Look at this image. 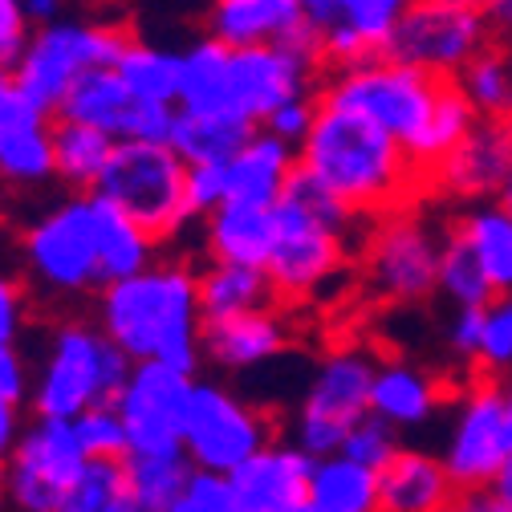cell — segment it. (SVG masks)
<instances>
[{
    "mask_svg": "<svg viewBox=\"0 0 512 512\" xmlns=\"http://www.w3.org/2000/svg\"><path fill=\"white\" fill-rule=\"evenodd\" d=\"M504 419H508V439H512V382H504Z\"/></svg>",
    "mask_w": 512,
    "mask_h": 512,
    "instance_id": "94428289",
    "label": "cell"
},
{
    "mask_svg": "<svg viewBox=\"0 0 512 512\" xmlns=\"http://www.w3.org/2000/svg\"><path fill=\"white\" fill-rule=\"evenodd\" d=\"M480 338H484V309H456L452 317V330H447V342L452 350L468 362L480 358Z\"/></svg>",
    "mask_w": 512,
    "mask_h": 512,
    "instance_id": "f907efd6",
    "label": "cell"
},
{
    "mask_svg": "<svg viewBox=\"0 0 512 512\" xmlns=\"http://www.w3.org/2000/svg\"><path fill=\"white\" fill-rule=\"evenodd\" d=\"M435 289L452 301L456 309H484L496 293L484 277V269L476 265L472 248L447 228L443 236V248H439V277H435Z\"/></svg>",
    "mask_w": 512,
    "mask_h": 512,
    "instance_id": "74e56055",
    "label": "cell"
},
{
    "mask_svg": "<svg viewBox=\"0 0 512 512\" xmlns=\"http://www.w3.org/2000/svg\"><path fill=\"white\" fill-rule=\"evenodd\" d=\"M492 492L512 508V456H508V464L496 472V480H492Z\"/></svg>",
    "mask_w": 512,
    "mask_h": 512,
    "instance_id": "680465c9",
    "label": "cell"
},
{
    "mask_svg": "<svg viewBox=\"0 0 512 512\" xmlns=\"http://www.w3.org/2000/svg\"><path fill=\"white\" fill-rule=\"evenodd\" d=\"M98 196L118 204L159 244L175 240L183 224H191L187 163L167 143H118L98 183Z\"/></svg>",
    "mask_w": 512,
    "mask_h": 512,
    "instance_id": "8992f818",
    "label": "cell"
},
{
    "mask_svg": "<svg viewBox=\"0 0 512 512\" xmlns=\"http://www.w3.org/2000/svg\"><path fill=\"white\" fill-rule=\"evenodd\" d=\"M25 317H29L25 285L9 273H0V346H17V338L25 334Z\"/></svg>",
    "mask_w": 512,
    "mask_h": 512,
    "instance_id": "7dc6e473",
    "label": "cell"
},
{
    "mask_svg": "<svg viewBox=\"0 0 512 512\" xmlns=\"http://www.w3.org/2000/svg\"><path fill=\"white\" fill-rule=\"evenodd\" d=\"M512 456V439H508V419H504V382L480 378L464 391L452 435L443 447V468L452 476L460 492L468 488H492L496 472Z\"/></svg>",
    "mask_w": 512,
    "mask_h": 512,
    "instance_id": "5bb4252c",
    "label": "cell"
},
{
    "mask_svg": "<svg viewBox=\"0 0 512 512\" xmlns=\"http://www.w3.org/2000/svg\"><path fill=\"white\" fill-rule=\"evenodd\" d=\"M508 171H512V122L480 118L472 126V135L427 179V187L443 191L452 200L476 204V200H496Z\"/></svg>",
    "mask_w": 512,
    "mask_h": 512,
    "instance_id": "e0dca14e",
    "label": "cell"
},
{
    "mask_svg": "<svg viewBox=\"0 0 512 512\" xmlns=\"http://www.w3.org/2000/svg\"><path fill=\"white\" fill-rule=\"evenodd\" d=\"M313 118H317V94H313V98H297V102L281 106V110L261 126V131H269V135L285 139L289 147H301V143H305V135H309V126H313Z\"/></svg>",
    "mask_w": 512,
    "mask_h": 512,
    "instance_id": "c3c4849f",
    "label": "cell"
},
{
    "mask_svg": "<svg viewBox=\"0 0 512 512\" xmlns=\"http://www.w3.org/2000/svg\"><path fill=\"white\" fill-rule=\"evenodd\" d=\"M41 110L17 90L13 82V70H0V126H9V122H25V118H37ZM49 118V114H45Z\"/></svg>",
    "mask_w": 512,
    "mask_h": 512,
    "instance_id": "816d5d0a",
    "label": "cell"
},
{
    "mask_svg": "<svg viewBox=\"0 0 512 512\" xmlns=\"http://www.w3.org/2000/svg\"><path fill=\"white\" fill-rule=\"evenodd\" d=\"M297 171V147L285 139L256 131L252 143L228 163V200L252 204V208H273Z\"/></svg>",
    "mask_w": 512,
    "mask_h": 512,
    "instance_id": "603a6c76",
    "label": "cell"
},
{
    "mask_svg": "<svg viewBox=\"0 0 512 512\" xmlns=\"http://www.w3.org/2000/svg\"><path fill=\"white\" fill-rule=\"evenodd\" d=\"M439 86L443 82L403 66V61L374 57L354 70L322 74V82H317V102H330V106L370 118L391 139H399L403 151H411L435 110Z\"/></svg>",
    "mask_w": 512,
    "mask_h": 512,
    "instance_id": "5b68a950",
    "label": "cell"
},
{
    "mask_svg": "<svg viewBox=\"0 0 512 512\" xmlns=\"http://www.w3.org/2000/svg\"><path fill=\"white\" fill-rule=\"evenodd\" d=\"M305 500L317 512H382V504H378V472L358 468V464H350L342 456L317 460Z\"/></svg>",
    "mask_w": 512,
    "mask_h": 512,
    "instance_id": "d590c367",
    "label": "cell"
},
{
    "mask_svg": "<svg viewBox=\"0 0 512 512\" xmlns=\"http://www.w3.org/2000/svg\"><path fill=\"white\" fill-rule=\"evenodd\" d=\"M228 57H232V49H224L212 37H200L196 45L183 49L179 110H187V114H236L228 102Z\"/></svg>",
    "mask_w": 512,
    "mask_h": 512,
    "instance_id": "d6a6232c",
    "label": "cell"
},
{
    "mask_svg": "<svg viewBox=\"0 0 512 512\" xmlns=\"http://www.w3.org/2000/svg\"><path fill=\"white\" fill-rule=\"evenodd\" d=\"M460 488L447 476L443 460L427 452L399 447V456L378 472V504L382 512H447Z\"/></svg>",
    "mask_w": 512,
    "mask_h": 512,
    "instance_id": "ffe728a7",
    "label": "cell"
},
{
    "mask_svg": "<svg viewBox=\"0 0 512 512\" xmlns=\"http://www.w3.org/2000/svg\"><path fill=\"white\" fill-rule=\"evenodd\" d=\"M439 248L443 240L411 208L374 220V232L366 236V252H362V273L370 293L387 301L431 297L439 277Z\"/></svg>",
    "mask_w": 512,
    "mask_h": 512,
    "instance_id": "4fadbf2b",
    "label": "cell"
},
{
    "mask_svg": "<svg viewBox=\"0 0 512 512\" xmlns=\"http://www.w3.org/2000/svg\"><path fill=\"white\" fill-rule=\"evenodd\" d=\"M488 45H496V37L480 9L415 0L387 45V57L435 82H456Z\"/></svg>",
    "mask_w": 512,
    "mask_h": 512,
    "instance_id": "30bf717a",
    "label": "cell"
},
{
    "mask_svg": "<svg viewBox=\"0 0 512 512\" xmlns=\"http://www.w3.org/2000/svg\"><path fill=\"white\" fill-rule=\"evenodd\" d=\"M313 464L301 447L289 439H273L265 443L252 460H244L228 484L232 496L240 504V512H289L309 496V480H313Z\"/></svg>",
    "mask_w": 512,
    "mask_h": 512,
    "instance_id": "ac0fdd59",
    "label": "cell"
},
{
    "mask_svg": "<svg viewBox=\"0 0 512 512\" xmlns=\"http://www.w3.org/2000/svg\"><path fill=\"white\" fill-rule=\"evenodd\" d=\"M476 122H480V118H476V110L468 106V98L460 94V86H456V82H443V86H439V98H435V110H431V118H427V126H423V135H419V143L407 151L411 163L419 167V175L431 179V175L443 167V159L472 135Z\"/></svg>",
    "mask_w": 512,
    "mask_h": 512,
    "instance_id": "836d02e7",
    "label": "cell"
},
{
    "mask_svg": "<svg viewBox=\"0 0 512 512\" xmlns=\"http://www.w3.org/2000/svg\"><path fill=\"white\" fill-rule=\"evenodd\" d=\"M374 358L362 350H334L317 362L293 419V443L309 460H334L354 423L370 415Z\"/></svg>",
    "mask_w": 512,
    "mask_h": 512,
    "instance_id": "ba28073f",
    "label": "cell"
},
{
    "mask_svg": "<svg viewBox=\"0 0 512 512\" xmlns=\"http://www.w3.org/2000/svg\"><path fill=\"white\" fill-rule=\"evenodd\" d=\"M342 9H346V0H301V17H305L317 33L334 29L338 17H342Z\"/></svg>",
    "mask_w": 512,
    "mask_h": 512,
    "instance_id": "db71d44e",
    "label": "cell"
},
{
    "mask_svg": "<svg viewBox=\"0 0 512 512\" xmlns=\"http://www.w3.org/2000/svg\"><path fill=\"white\" fill-rule=\"evenodd\" d=\"M443 403V382L411 362H387L374 370L370 387V415L391 423L395 431L427 423Z\"/></svg>",
    "mask_w": 512,
    "mask_h": 512,
    "instance_id": "cb8c5ba5",
    "label": "cell"
},
{
    "mask_svg": "<svg viewBox=\"0 0 512 512\" xmlns=\"http://www.w3.org/2000/svg\"><path fill=\"white\" fill-rule=\"evenodd\" d=\"M480 13L496 41H512V0H484Z\"/></svg>",
    "mask_w": 512,
    "mask_h": 512,
    "instance_id": "9f6ffc18",
    "label": "cell"
},
{
    "mask_svg": "<svg viewBox=\"0 0 512 512\" xmlns=\"http://www.w3.org/2000/svg\"><path fill=\"white\" fill-rule=\"evenodd\" d=\"M342 460L358 464V468H370V472H382L395 456H399V431L391 423H382L378 415H366L362 423L350 427L346 443H342Z\"/></svg>",
    "mask_w": 512,
    "mask_h": 512,
    "instance_id": "60d3db41",
    "label": "cell"
},
{
    "mask_svg": "<svg viewBox=\"0 0 512 512\" xmlns=\"http://www.w3.org/2000/svg\"><path fill=\"white\" fill-rule=\"evenodd\" d=\"M86 452L74 423L33 419L5 464V492L13 512H66L78 476L86 472Z\"/></svg>",
    "mask_w": 512,
    "mask_h": 512,
    "instance_id": "8fae6325",
    "label": "cell"
},
{
    "mask_svg": "<svg viewBox=\"0 0 512 512\" xmlns=\"http://www.w3.org/2000/svg\"><path fill=\"white\" fill-rule=\"evenodd\" d=\"M293 25H301V0H212L208 5V37L224 49L281 45Z\"/></svg>",
    "mask_w": 512,
    "mask_h": 512,
    "instance_id": "7402d4cb",
    "label": "cell"
},
{
    "mask_svg": "<svg viewBox=\"0 0 512 512\" xmlns=\"http://www.w3.org/2000/svg\"><path fill=\"white\" fill-rule=\"evenodd\" d=\"M98 330L131 362H163L196 378L204 362L196 269L183 261H155L135 277L98 289Z\"/></svg>",
    "mask_w": 512,
    "mask_h": 512,
    "instance_id": "7a4b0ae2",
    "label": "cell"
},
{
    "mask_svg": "<svg viewBox=\"0 0 512 512\" xmlns=\"http://www.w3.org/2000/svg\"><path fill=\"white\" fill-rule=\"evenodd\" d=\"M183 452L196 472L232 476L244 460H252L265 443H273L269 415L228 391L224 382L196 378L183 411Z\"/></svg>",
    "mask_w": 512,
    "mask_h": 512,
    "instance_id": "52a82bcc",
    "label": "cell"
},
{
    "mask_svg": "<svg viewBox=\"0 0 512 512\" xmlns=\"http://www.w3.org/2000/svg\"><path fill=\"white\" fill-rule=\"evenodd\" d=\"M447 512H512L492 488H468L456 496V504L447 508Z\"/></svg>",
    "mask_w": 512,
    "mask_h": 512,
    "instance_id": "11a10c76",
    "label": "cell"
},
{
    "mask_svg": "<svg viewBox=\"0 0 512 512\" xmlns=\"http://www.w3.org/2000/svg\"><path fill=\"white\" fill-rule=\"evenodd\" d=\"M269 244H273V208H252V204L228 200L204 220V248L212 261L265 269Z\"/></svg>",
    "mask_w": 512,
    "mask_h": 512,
    "instance_id": "d4e9b609",
    "label": "cell"
},
{
    "mask_svg": "<svg viewBox=\"0 0 512 512\" xmlns=\"http://www.w3.org/2000/svg\"><path fill=\"white\" fill-rule=\"evenodd\" d=\"M135 362L126 358L98 326L90 322H61L49 330L45 350L33 370V411L37 419L74 423L90 407L114 403L126 387Z\"/></svg>",
    "mask_w": 512,
    "mask_h": 512,
    "instance_id": "3957f363",
    "label": "cell"
},
{
    "mask_svg": "<svg viewBox=\"0 0 512 512\" xmlns=\"http://www.w3.org/2000/svg\"><path fill=\"white\" fill-rule=\"evenodd\" d=\"M317 82H322L317 70L285 53L281 45L232 49L228 57V102L252 126H265L281 106L297 98H313Z\"/></svg>",
    "mask_w": 512,
    "mask_h": 512,
    "instance_id": "2e32d148",
    "label": "cell"
},
{
    "mask_svg": "<svg viewBox=\"0 0 512 512\" xmlns=\"http://www.w3.org/2000/svg\"><path fill=\"white\" fill-rule=\"evenodd\" d=\"M285 346H289V326L281 322L277 309H256V313L224 317V322H204L200 330L204 362L232 370V374L269 366L273 358L285 354Z\"/></svg>",
    "mask_w": 512,
    "mask_h": 512,
    "instance_id": "d6986e66",
    "label": "cell"
},
{
    "mask_svg": "<svg viewBox=\"0 0 512 512\" xmlns=\"http://www.w3.org/2000/svg\"><path fill=\"white\" fill-rule=\"evenodd\" d=\"M191 468L187 452H155V456H126V484H131L135 512H171L187 492Z\"/></svg>",
    "mask_w": 512,
    "mask_h": 512,
    "instance_id": "e575fe53",
    "label": "cell"
},
{
    "mask_svg": "<svg viewBox=\"0 0 512 512\" xmlns=\"http://www.w3.org/2000/svg\"><path fill=\"white\" fill-rule=\"evenodd\" d=\"M289 512H317V508H313L309 500H301V504H297V508H289Z\"/></svg>",
    "mask_w": 512,
    "mask_h": 512,
    "instance_id": "e7e4bbea",
    "label": "cell"
},
{
    "mask_svg": "<svg viewBox=\"0 0 512 512\" xmlns=\"http://www.w3.org/2000/svg\"><path fill=\"white\" fill-rule=\"evenodd\" d=\"M25 435V423H21V403L0 395V468L9 464V456L17 452V443Z\"/></svg>",
    "mask_w": 512,
    "mask_h": 512,
    "instance_id": "f5cc1de1",
    "label": "cell"
},
{
    "mask_svg": "<svg viewBox=\"0 0 512 512\" xmlns=\"http://www.w3.org/2000/svg\"><path fill=\"white\" fill-rule=\"evenodd\" d=\"M346 269V236L317 224L297 200L281 196L273 204V244L265 273L277 297L305 301L322 293Z\"/></svg>",
    "mask_w": 512,
    "mask_h": 512,
    "instance_id": "7c38bea8",
    "label": "cell"
},
{
    "mask_svg": "<svg viewBox=\"0 0 512 512\" xmlns=\"http://www.w3.org/2000/svg\"><path fill=\"white\" fill-rule=\"evenodd\" d=\"M171 512H240L228 476H212V472H196L187 484V492L179 496V504Z\"/></svg>",
    "mask_w": 512,
    "mask_h": 512,
    "instance_id": "f6af8a7d",
    "label": "cell"
},
{
    "mask_svg": "<svg viewBox=\"0 0 512 512\" xmlns=\"http://www.w3.org/2000/svg\"><path fill=\"white\" fill-rule=\"evenodd\" d=\"M261 126H252L248 118L236 114H175V131H171V151L187 167H228Z\"/></svg>",
    "mask_w": 512,
    "mask_h": 512,
    "instance_id": "484cf974",
    "label": "cell"
},
{
    "mask_svg": "<svg viewBox=\"0 0 512 512\" xmlns=\"http://www.w3.org/2000/svg\"><path fill=\"white\" fill-rule=\"evenodd\" d=\"M496 204L512 216V171H508V179H504V183H500V191H496Z\"/></svg>",
    "mask_w": 512,
    "mask_h": 512,
    "instance_id": "91938a15",
    "label": "cell"
},
{
    "mask_svg": "<svg viewBox=\"0 0 512 512\" xmlns=\"http://www.w3.org/2000/svg\"><path fill=\"white\" fill-rule=\"evenodd\" d=\"M0 395L25 403L33 395V366L17 346H0Z\"/></svg>",
    "mask_w": 512,
    "mask_h": 512,
    "instance_id": "681fc988",
    "label": "cell"
},
{
    "mask_svg": "<svg viewBox=\"0 0 512 512\" xmlns=\"http://www.w3.org/2000/svg\"><path fill=\"white\" fill-rule=\"evenodd\" d=\"M191 387H196V378H187L163 362H135L126 387L114 399V411L122 415L126 439H131V456L179 452Z\"/></svg>",
    "mask_w": 512,
    "mask_h": 512,
    "instance_id": "9a60e30c",
    "label": "cell"
},
{
    "mask_svg": "<svg viewBox=\"0 0 512 512\" xmlns=\"http://www.w3.org/2000/svg\"><path fill=\"white\" fill-rule=\"evenodd\" d=\"M196 289H200V313H204V322H224V317L273 309V301H277L269 273L265 269H252V265L208 261L196 273Z\"/></svg>",
    "mask_w": 512,
    "mask_h": 512,
    "instance_id": "4316f807",
    "label": "cell"
},
{
    "mask_svg": "<svg viewBox=\"0 0 512 512\" xmlns=\"http://www.w3.org/2000/svg\"><path fill=\"white\" fill-rule=\"evenodd\" d=\"M21 256L29 281L53 297H78L102 289L90 196H66L45 208L37 220H29L21 236Z\"/></svg>",
    "mask_w": 512,
    "mask_h": 512,
    "instance_id": "9c48e42d",
    "label": "cell"
},
{
    "mask_svg": "<svg viewBox=\"0 0 512 512\" xmlns=\"http://www.w3.org/2000/svg\"><path fill=\"white\" fill-rule=\"evenodd\" d=\"M126 37L118 25L102 21H53L33 29L21 61L13 66L17 90L49 118H57L66 94L86 78L90 70H114V61L126 49Z\"/></svg>",
    "mask_w": 512,
    "mask_h": 512,
    "instance_id": "277c9868",
    "label": "cell"
},
{
    "mask_svg": "<svg viewBox=\"0 0 512 512\" xmlns=\"http://www.w3.org/2000/svg\"><path fill=\"white\" fill-rule=\"evenodd\" d=\"M135 114V98L126 94V86L118 82L114 70H90L86 78H78V86L66 94L57 118L90 126V131L110 135L114 143L126 139V126H131Z\"/></svg>",
    "mask_w": 512,
    "mask_h": 512,
    "instance_id": "f546056e",
    "label": "cell"
},
{
    "mask_svg": "<svg viewBox=\"0 0 512 512\" xmlns=\"http://www.w3.org/2000/svg\"><path fill=\"white\" fill-rule=\"evenodd\" d=\"M476 366H484L488 374L512 370V297H492L484 305V338Z\"/></svg>",
    "mask_w": 512,
    "mask_h": 512,
    "instance_id": "7bdbcfd3",
    "label": "cell"
},
{
    "mask_svg": "<svg viewBox=\"0 0 512 512\" xmlns=\"http://www.w3.org/2000/svg\"><path fill=\"white\" fill-rule=\"evenodd\" d=\"M49 139H53V179L66 183L70 196H94L118 143L102 131H90V126L66 118H53Z\"/></svg>",
    "mask_w": 512,
    "mask_h": 512,
    "instance_id": "83f0119b",
    "label": "cell"
},
{
    "mask_svg": "<svg viewBox=\"0 0 512 512\" xmlns=\"http://www.w3.org/2000/svg\"><path fill=\"white\" fill-rule=\"evenodd\" d=\"M29 37H33V25L21 9V0H0V70L17 66Z\"/></svg>",
    "mask_w": 512,
    "mask_h": 512,
    "instance_id": "bcb514c9",
    "label": "cell"
},
{
    "mask_svg": "<svg viewBox=\"0 0 512 512\" xmlns=\"http://www.w3.org/2000/svg\"><path fill=\"white\" fill-rule=\"evenodd\" d=\"M74 431H78L86 460H118L122 464L131 456V439H126V427H122V415L114 411V403L90 407L82 419H74Z\"/></svg>",
    "mask_w": 512,
    "mask_h": 512,
    "instance_id": "ab89813d",
    "label": "cell"
},
{
    "mask_svg": "<svg viewBox=\"0 0 512 512\" xmlns=\"http://www.w3.org/2000/svg\"><path fill=\"white\" fill-rule=\"evenodd\" d=\"M220 204H228V167H187L191 220H208Z\"/></svg>",
    "mask_w": 512,
    "mask_h": 512,
    "instance_id": "ee69618b",
    "label": "cell"
},
{
    "mask_svg": "<svg viewBox=\"0 0 512 512\" xmlns=\"http://www.w3.org/2000/svg\"><path fill=\"white\" fill-rule=\"evenodd\" d=\"M90 224H94V248H98V277L102 289L114 281H126L159 261V240L147 236L131 216L106 196H90Z\"/></svg>",
    "mask_w": 512,
    "mask_h": 512,
    "instance_id": "44dd1931",
    "label": "cell"
},
{
    "mask_svg": "<svg viewBox=\"0 0 512 512\" xmlns=\"http://www.w3.org/2000/svg\"><path fill=\"white\" fill-rule=\"evenodd\" d=\"M460 94L468 98V106L476 110V118H488V122H512V66L508 57L496 45H488L472 66L456 78Z\"/></svg>",
    "mask_w": 512,
    "mask_h": 512,
    "instance_id": "8d00e7d4",
    "label": "cell"
},
{
    "mask_svg": "<svg viewBox=\"0 0 512 512\" xmlns=\"http://www.w3.org/2000/svg\"><path fill=\"white\" fill-rule=\"evenodd\" d=\"M9 508V492H5V468H0V512Z\"/></svg>",
    "mask_w": 512,
    "mask_h": 512,
    "instance_id": "be15d7a7",
    "label": "cell"
},
{
    "mask_svg": "<svg viewBox=\"0 0 512 512\" xmlns=\"http://www.w3.org/2000/svg\"><path fill=\"white\" fill-rule=\"evenodd\" d=\"M439 5H456V9H480L484 0H439Z\"/></svg>",
    "mask_w": 512,
    "mask_h": 512,
    "instance_id": "6125c7cd",
    "label": "cell"
},
{
    "mask_svg": "<svg viewBox=\"0 0 512 512\" xmlns=\"http://www.w3.org/2000/svg\"><path fill=\"white\" fill-rule=\"evenodd\" d=\"M297 171L334 191L354 216L374 220L411 208L415 191L427 187L399 139L330 102H317V118L297 147Z\"/></svg>",
    "mask_w": 512,
    "mask_h": 512,
    "instance_id": "6da1fadb",
    "label": "cell"
},
{
    "mask_svg": "<svg viewBox=\"0 0 512 512\" xmlns=\"http://www.w3.org/2000/svg\"><path fill=\"white\" fill-rule=\"evenodd\" d=\"M53 118L37 114L25 122L0 126V183L13 191H29L53 179Z\"/></svg>",
    "mask_w": 512,
    "mask_h": 512,
    "instance_id": "1f68e13d",
    "label": "cell"
},
{
    "mask_svg": "<svg viewBox=\"0 0 512 512\" xmlns=\"http://www.w3.org/2000/svg\"><path fill=\"white\" fill-rule=\"evenodd\" d=\"M66 512H135L131 484H126V460H90L70 492Z\"/></svg>",
    "mask_w": 512,
    "mask_h": 512,
    "instance_id": "f35d334b",
    "label": "cell"
},
{
    "mask_svg": "<svg viewBox=\"0 0 512 512\" xmlns=\"http://www.w3.org/2000/svg\"><path fill=\"white\" fill-rule=\"evenodd\" d=\"M285 196L297 200L317 224H326V228L338 232V236H346V232L354 228V220H358V216L334 196V191H326L317 179H309L305 171H293V179H289V187H285Z\"/></svg>",
    "mask_w": 512,
    "mask_h": 512,
    "instance_id": "b9f144b4",
    "label": "cell"
},
{
    "mask_svg": "<svg viewBox=\"0 0 512 512\" xmlns=\"http://www.w3.org/2000/svg\"><path fill=\"white\" fill-rule=\"evenodd\" d=\"M114 74L126 86V94L143 106H179L183 53H175V49H159V45L131 37L122 57L114 61Z\"/></svg>",
    "mask_w": 512,
    "mask_h": 512,
    "instance_id": "4dcf8cb0",
    "label": "cell"
},
{
    "mask_svg": "<svg viewBox=\"0 0 512 512\" xmlns=\"http://www.w3.org/2000/svg\"><path fill=\"white\" fill-rule=\"evenodd\" d=\"M61 5H66V0H21V9H25V17H29L33 29L61 21Z\"/></svg>",
    "mask_w": 512,
    "mask_h": 512,
    "instance_id": "6f0895ef",
    "label": "cell"
},
{
    "mask_svg": "<svg viewBox=\"0 0 512 512\" xmlns=\"http://www.w3.org/2000/svg\"><path fill=\"white\" fill-rule=\"evenodd\" d=\"M452 232L472 248L496 297H512V216L492 204H468Z\"/></svg>",
    "mask_w": 512,
    "mask_h": 512,
    "instance_id": "f1b7e54d",
    "label": "cell"
}]
</instances>
